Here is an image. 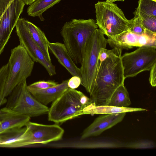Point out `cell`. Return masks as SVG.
<instances>
[{"label": "cell", "mask_w": 156, "mask_h": 156, "mask_svg": "<svg viewBox=\"0 0 156 156\" xmlns=\"http://www.w3.org/2000/svg\"><path fill=\"white\" fill-rule=\"evenodd\" d=\"M122 50L119 49L99 63L94 86L90 94L95 105H107L111 96L125 79L121 60Z\"/></svg>", "instance_id": "1"}, {"label": "cell", "mask_w": 156, "mask_h": 156, "mask_svg": "<svg viewBox=\"0 0 156 156\" xmlns=\"http://www.w3.org/2000/svg\"><path fill=\"white\" fill-rule=\"evenodd\" d=\"M27 128L28 146L36 144H47L60 140L64 129L57 124L45 125L29 121Z\"/></svg>", "instance_id": "11"}, {"label": "cell", "mask_w": 156, "mask_h": 156, "mask_svg": "<svg viewBox=\"0 0 156 156\" xmlns=\"http://www.w3.org/2000/svg\"><path fill=\"white\" fill-rule=\"evenodd\" d=\"M140 17L142 24L147 30L156 33V17L153 16L140 13H134Z\"/></svg>", "instance_id": "24"}, {"label": "cell", "mask_w": 156, "mask_h": 156, "mask_svg": "<svg viewBox=\"0 0 156 156\" xmlns=\"http://www.w3.org/2000/svg\"><path fill=\"white\" fill-rule=\"evenodd\" d=\"M98 27L95 20L73 19L66 22L61 34L64 44L76 64L81 63L87 41Z\"/></svg>", "instance_id": "2"}, {"label": "cell", "mask_w": 156, "mask_h": 156, "mask_svg": "<svg viewBox=\"0 0 156 156\" xmlns=\"http://www.w3.org/2000/svg\"><path fill=\"white\" fill-rule=\"evenodd\" d=\"M123 146L112 141H90L85 139L70 141L58 142L56 147L58 148H72L80 149L95 148H117Z\"/></svg>", "instance_id": "18"}, {"label": "cell", "mask_w": 156, "mask_h": 156, "mask_svg": "<svg viewBox=\"0 0 156 156\" xmlns=\"http://www.w3.org/2000/svg\"><path fill=\"white\" fill-rule=\"evenodd\" d=\"M25 5H30L36 0H22Z\"/></svg>", "instance_id": "32"}, {"label": "cell", "mask_w": 156, "mask_h": 156, "mask_svg": "<svg viewBox=\"0 0 156 156\" xmlns=\"http://www.w3.org/2000/svg\"><path fill=\"white\" fill-rule=\"evenodd\" d=\"M25 5L22 0H0V55Z\"/></svg>", "instance_id": "9"}, {"label": "cell", "mask_w": 156, "mask_h": 156, "mask_svg": "<svg viewBox=\"0 0 156 156\" xmlns=\"http://www.w3.org/2000/svg\"><path fill=\"white\" fill-rule=\"evenodd\" d=\"M28 146L26 126L8 130L0 134V147H18Z\"/></svg>", "instance_id": "16"}, {"label": "cell", "mask_w": 156, "mask_h": 156, "mask_svg": "<svg viewBox=\"0 0 156 156\" xmlns=\"http://www.w3.org/2000/svg\"><path fill=\"white\" fill-rule=\"evenodd\" d=\"M25 22L33 40L41 49L47 59L51 62L48 48L49 41L44 33L34 24L25 19Z\"/></svg>", "instance_id": "20"}, {"label": "cell", "mask_w": 156, "mask_h": 156, "mask_svg": "<svg viewBox=\"0 0 156 156\" xmlns=\"http://www.w3.org/2000/svg\"><path fill=\"white\" fill-rule=\"evenodd\" d=\"M34 63V62L20 44L11 50L3 93L5 98L9 96L17 85L31 75Z\"/></svg>", "instance_id": "6"}, {"label": "cell", "mask_w": 156, "mask_h": 156, "mask_svg": "<svg viewBox=\"0 0 156 156\" xmlns=\"http://www.w3.org/2000/svg\"><path fill=\"white\" fill-rule=\"evenodd\" d=\"M146 110V109L141 108L120 107L109 105H95L92 103L85 108L82 115L111 114Z\"/></svg>", "instance_id": "19"}, {"label": "cell", "mask_w": 156, "mask_h": 156, "mask_svg": "<svg viewBox=\"0 0 156 156\" xmlns=\"http://www.w3.org/2000/svg\"><path fill=\"white\" fill-rule=\"evenodd\" d=\"M30 117L5 107L0 109V134L6 131L22 128L30 121Z\"/></svg>", "instance_id": "14"}, {"label": "cell", "mask_w": 156, "mask_h": 156, "mask_svg": "<svg viewBox=\"0 0 156 156\" xmlns=\"http://www.w3.org/2000/svg\"><path fill=\"white\" fill-rule=\"evenodd\" d=\"M119 49L117 48H113L111 50H108L106 48H101L98 55L99 63L104 61L107 58L115 53Z\"/></svg>", "instance_id": "29"}, {"label": "cell", "mask_w": 156, "mask_h": 156, "mask_svg": "<svg viewBox=\"0 0 156 156\" xmlns=\"http://www.w3.org/2000/svg\"><path fill=\"white\" fill-rule=\"evenodd\" d=\"M125 0H106V1L111 2H114L116 1L123 2Z\"/></svg>", "instance_id": "33"}, {"label": "cell", "mask_w": 156, "mask_h": 156, "mask_svg": "<svg viewBox=\"0 0 156 156\" xmlns=\"http://www.w3.org/2000/svg\"><path fill=\"white\" fill-rule=\"evenodd\" d=\"M128 92L124 84L114 91L107 105L120 107H128L131 104Z\"/></svg>", "instance_id": "22"}, {"label": "cell", "mask_w": 156, "mask_h": 156, "mask_svg": "<svg viewBox=\"0 0 156 156\" xmlns=\"http://www.w3.org/2000/svg\"><path fill=\"white\" fill-rule=\"evenodd\" d=\"M155 146L153 142L146 140L132 142L126 144L124 147L134 148H148L154 147Z\"/></svg>", "instance_id": "28"}, {"label": "cell", "mask_w": 156, "mask_h": 156, "mask_svg": "<svg viewBox=\"0 0 156 156\" xmlns=\"http://www.w3.org/2000/svg\"><path fill=\"white\" fill-rule=\"evenodd\" d=\"M81 83L80 78L77 76H73L69 79L67 85L68 87L71 89H75L78 88Z\"/></svg>", "instance_id": "30"}, {"label": "cell", "mask_w": 156, "mask_h": 156, "mask_svg": "<svg viewBox=\"0 0 156 156\" xmlns=\"http://www.w3.org/2000/svg\"><path fill=\"white\" fill-rule=\"evenodd\" d=\"M69 79L63 81L56 86L43 89L28 88L32 95L42 104L46 105L52 102L69 88L67 83Z\"/></svg>", "instance_id": "17"}, {"label": "cell", "mask_w": 156, "mask_h": 156, "mask_svg": "<svg viewBox=\"0 0 156 156\" xmlns=\"http://www.w3.org/2000/svg\"><path fill=\"white\" fill-rule=\"evenodd\" d=\"M61 0H36L28 7L27 12L28 15L32 17H38L41 21L44 19L43 13Z\"/></svg>", "instance_id": "21"}, {"label": "cell", "mask_w": 156, "mask_h": 156, "mask_svg": "<svg viewBox=\"0 0 156 156\" xmlns=\"http://www.w3.org/2000/svg\"><path fill=\"white\" fill-rule=\"evenodd\" d=\"M121 60L125 79L136 76L149 71L156 63V47L143 46L132 52L122 55Z\"/></svg>", "instance_id": "8"}, {"label": "cell", "mask_w": 156, "mask_h": 156, "mask_svg": "<svg viewBox=\"0 0 156 156\" xmlns=\"http://www.w3.org/2000/svg\"><path fill=\"white\" fill-rule=\"evenodd\" d=\"M95 8L96 23L108 38L129 30L132 19H127L116 4L106 1H98L95 4Z\"/></svg>", "instance_id": "5"}, {"label": "cell", "mask_w": 156, "mask_h": 156, "mask_svg": "<svg viewBox=\"0 0 156 156\" xmlns=\"http://www.w3.org/2000/svg\"><path fill=\"white\" fill-rule=\"evenodd\" d=\"M25 19L19 18L15 26L20 44L24 48L34 62L39 63L44 67L50 76L56 74L55 66L47 59L41 49L33 40L25 23Z\"/></svg>", "instance_id": "10"}, {"label": "cell", "mask_w": 156, "mask_h": 156, "mask_svg": "<svg viewBox=\"0 0 156 156\" xmlns=\"http://www.w3.org/2000/svg\"><path fill=\"white\" fill-rule=\"evenodd\" d=\"M107 41L112 48L122 50L146 45L156 47V33L146 30L145 34L139 35L129 30L115 37L108 38Z\"/></svg>", "instance_id": "12"}, {"label": "cell", "mask_w": 156, "mask_h": 156, "mask_svg": "<svg viewBox=\"0 0 156 156\" xmlns=\"http://www.w3.org/2000/svg\"><path fill=\"white\" fill-rule=\"evenodd\" d=\"M149 81L153 87L156 86V63L154 64L150 70Z\"/></svg>", "instance_id": "31"}, {"label": "cell", "mask_w": 156, "mask_h": 156, "mask_svg": "<svg viewBox=\"0 0 156 156\" xmlns=\"http://www.w3.org/2000/svg\"><path fill=\"white\" fill-rule=\"evenodd\" d=\"M136 13L156 17V0H139L138 6L133 14Z\"/></svg>", "instance_id": "23"}, {"label": "cell", "mask_w": 156, "mask_h": 156, "mask_svg": "<svg viewBox=\"0 0 156 156\" xmlns=\"http://www.w3.org/2000/svg\"><path fill=\"white\" fill-rule=\"evenodd\" d=\"M48 48L49 51L54 55L60 64L72 76H77L80 78V68L74 62L63 43L49 42Z\"/></svg>", "instance_id": "15"}, {"label": "cell", "mask_w": 156, "mask_h": 156, "mask_svg": "<svg viewBox=\"0 0 156 156\" xmlns=\"http://www.w3.org/2000/svg\"><path fill=\"white\" fill-rule=\"evenodd\" d=\"M129 30L139 35L143 34L146 33V30L143 27L141 20L138 15H134V17L132 19L131 25Z\"/></svg>", "instance_id": "26"}, {"label": "cell", "mask_w": 156, "mask_h": 156, "mask_svg": "<svg viewBox=\"0 0 156 156\" xmlns=\"http://www.w3.org/2000/svg\"><path fill=\"white\" fill-rule=\"evenodd\" d=\"M27 86L26 80L17 85L9 95L5 107L30 118L47 114L49 108L37 100Z\"/></svg>", "instance_id": "7"}, {"label": "cell", "mask_w": 156, "mask_h": 156, "mask_svg": "<svg viewBox=\"0 0 156 156\" xmlns=\"http://www.w3.org/2000/svg\"><path fill=\"white\" fill-rule=\"evenodd\" d=\"M58 83L53 81H39L27 86L28 88L43 89L56 85Z\"/></svg>", "instance_id": "27"}, {"label": "cell", "mask_w": 156, "mask_h": 156, "mask_svg": "<svg viewBox=\"0 0 156 156\" xmlns=\"http://www.w3.org/2000/svg\"><path fill=\"white\" fill-rule=\"evenodd\" d=\"M8 69V65L7 63L0 69V108L6 103L7 99L3 96L5 84L6 80Z\"/></svg>", "instance_id": "25"}, {"label": "cell", "mask_w": 156, "mask_h": 156, "mask_svg": "<svg viewBox=\"0 0 156 156\" xmlns=\"http://www.w3.org/2000/svg\"><path fill=\"white\" fill-rule=\"evenodd\" d=\"M98 28L88 38L80 68L81 84L89 94L93 89L99 65L98 55L101 48H106L107 39Z\"/></svg>", "instance_id": "4"}, {"label": "cell", "mask_w": 156, "mask_h": 156, "mask_svg": "<svg viewBox=\"0 0 156 156\" xmlns=\"http://www.w3.org/2000/svg\"><path fill=\"white\" fill-rule=\"evenodd\" d=\"M92 103L82 92L69 88L52 102L48 120L57 124L63 123L82 115L84 109Z\"/></svg>", "instance_id": "3"}, {"label": "cell", "mask_w": 156, "mask_h": 156, "mask_svg": "<svg viewBox=\"0 0 156 156\" xmlns=\"http://www.w3.org/2000/svg\"><path fill=\"white\" fill-rule=\"evenodd\" d=\"M126 113L102 114L96 118L83 131L80 140L100 135L104 131L121 122Z\"/></svg>", "instance_id": "13"}]
</instances>
